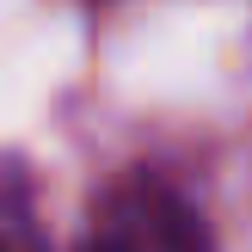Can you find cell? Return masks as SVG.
Masks as SVG:
<instances>
[{
	"mask_svg": "<svg viewBox=\"0 0 252 252\" xmlns=\"http://www.w3.org/2000/svg\"><path fill=\"white\" fill-rule=\"evenodd\" d=\"M80 252H209L197 209L154 179H123L98 197Z\"/></svg>",
	"mask_w": 252,
	"mask_h": 252,
	"instance_id": "obj_1",
	"label": "cell"
},
{
	"mask_svg": "<svg viewBox=\"0 0 252 252\" xmlns=\"http://www.w3.org/2000/svg\"><path fill=\"white\" fill-rule=\"evenodd\" d=\"M0 252H43V240L25 228H0Z\"/></svg>",
	"mask_w": 252,
	"mask_h": 252,
	"instance_id": "obj_2",
	"label": "cell"
}]
</instances>
